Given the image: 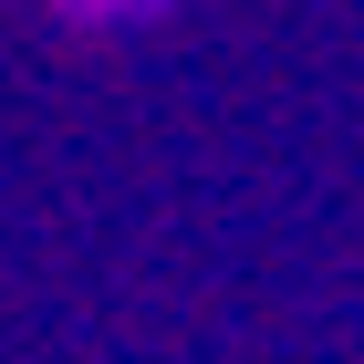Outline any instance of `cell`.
<instances>
[{"label":"cell","instance_id":"6da1fadb","mask_svg":"<svg viewBox=\"0 0 364 364\" xmlns=\"http://www.w3.org/2000/svg\"><path fill=\"white\" fill-rule=\"evenodd\" d=\"M73 21H94V31H114V21H146V11H167V0H63Z\"/></svg>","mask_w":364,"mask_h":364}]
</instances>
